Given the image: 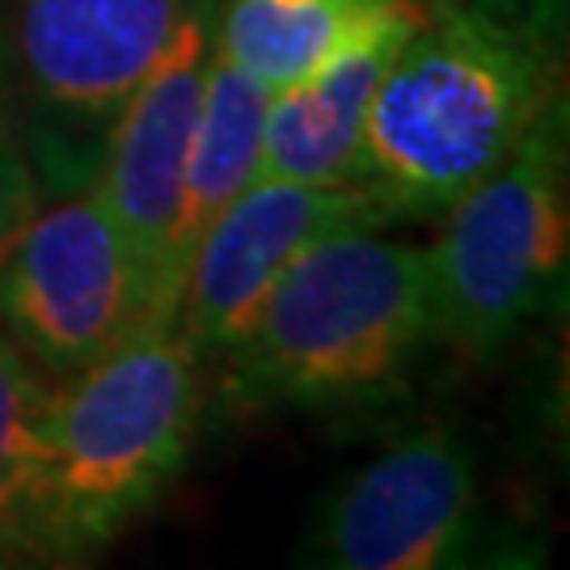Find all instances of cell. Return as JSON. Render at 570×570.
Listing matches in <instances>:
<instances>
[{
  "instance_id": "obj_8",
  "label": "cell",
  "mask_w": 570,
  "mask_h": 570,
  "mask_svg": "<svg viewBox=\"0 0 570 570\" xmlns=\"http://www.w3.org/2000/svg\"><path fill=\"white\" fill-rule=\"evenodd\" d=\"M389 220L367 186L254 183L190 249L174 326L207 351H233L266 292L301 254L351 228Z\"/></svg>"
},
{
  "instance_id": "obj_9",
  "label": "cell",
  "mask_w": 570,
  "mask_h": 570,
  "mask_svg": "<svg viewBox=\"0 0 570 570\" xmlns=\"http://www.w3.org/2000/svg\"><path fill=\"white\" fill-rule=\"evenodd\" d=\"M199 0H13L21 77L68 119L119 115Z\"/></svg>"
},
{
  "instance_id": "obj_2",
  "label": "cell",
  "mask_w": 570,
  "mask_h": 570,
  "mask_svg": "<svg viewBox=\"0 0 570 570\" xmlns=\"http://www.w3.org/2000/svg\"><path fill=\"white\" fill-rule=\"evenodd\" d=\"M204 414V355L148 330L51 389L35 494V562H81L157 508Z\"/></svg>"
},
{
  "instance_id": "obj_7",
  "label": "cell",
  "mask_w": 570,
  "mask_h": 570,
  "mask_svg": "<svg viewBox=\"0 0 570 570\" xmlns=\"http://www.w3.org/2000/svg\"><path fill=\"white\" fill-rule=\"evenodd\" d=\"M478 532L482 494L473 452L452 431H419L330 494L313 558L338 570L465 567Z\"/></svg>"
},
{
  "instance_id": "obj_6",
  "label": "cell",
  "mask_w": 570,
  "mask_h": 570,
  "mask_svg": "<svg viewBox=\"0 0 570 570\" xmlns=\"http://www.w3.org/2000/svg\"><path fill=\"white\" fill-rule=\"evenodd\" d=\"M212 47H216L212 0H199L186 13L183 30L174 35L161 63L119 106L106 148V169L94 186L140 263L161 326H174L183 296L186 266L178 258V216H183L186 157L199 119Z\"/></svg>"
},
{
  "instance_id": "obj_3",
  "label": "cell",
  "mask_w": 570,
  "mask_h": 570,
  "mask_svg": "<svg viewBox=\"0 0 570 570\" xmlns=\"http://www.w3.org/2000/svg\"><path fill=\"white\" fill-rule=\"evenodd\" d=\"M428 338V254L351 228L287 266L228 355L245 393L313 410L385 393Z\"/></svg>"
},
{
  "instance_id": "obj_11",
  "label": "cell",
  "mask_w": 570,
  "mask_h": 570,
  "mask_svg": "<svg viewBox=\"0 0 570 570\" xmlns=\"http://www.w3.org/2000/svg\"><path fill=\"white\" fill-rule=\"evenodd\" d=\"M419 13V0H228L216 51L275 94Z\"/></svg>"
},
{
  "instance_id": "obj_14",
  "label": "cell",
  "mask_w": 570,
  "mask_h": 570,
  "mask_svg": "<svg viewBox=\"0 0 570 570\" xmlns=\"http://www.w3.org/2000/svg\"><path fill=\"white\" fill-rule=\"evenodd\" d=\"M26 207H30V178L21 165L13 127L4 119V106H0V237H9L21 225Z\"/></svg>"
},
{
  "instance_id": "obj_13",
  "label": "cell",
  "mask_w": 570,
  "mask_h": 570,
  "mask_svg": "<svg viewBox=\"0 0 570 570\" xmlns=\"http://www.w3.org/2000/svg\"><path fill=\"white\" fill-rule=\"evenodd\" d=\"M51 381L0 330V562L30 558Z\"/></svg>"
},
{
  "instance_id": "obj_12",
  "label": "cell",
  "mask_w": 570,
  "mask_h": 570,
  "mask_svg": "<svg viewBox=\"0 0 570 570\" xmlns=\"http://www.w3.org/2000/svg\"><path fill=\"white\" fill-rule=\"evenodd\" d=\"M266 102H271V89L212 47L183 178V216H178L183 266L190 263V249L204 237V228L242 195L245 186L258 183Z\"/></svg>"
},
{
  "instance_id": "obj_1",
  "label": "cell",
  "mask_w": 570,
  "mask_h": 570,
  "mask_svg": "<svg viewBox=\"0 0 570 570\" xmlns=\"http://www.w3.org/2000/svg\"><path fill=\"white\" fill-rule=\"evenodd\" d=\"M553 102L550 60L515 21L431 4L372 94L364 186L385 216L449 212Z\"/></svg>"
},
{
  "instance_id": "obj_4",
  "label": "cell",
  "mask_w": 570,
  "mask_h": 570,
  "mask_svg": "<svg viewBox=\"0 0 570 570\" xmlns=\"http://www.w3.org/2000/svg\"><path fill=\"white\" fill-rule=\"evenodd\" d=\"M567 122L550 102L499 169L449 207L428 249L431 338L490 355L562 284L570 245Z\"/></svg>"
},
{
  "instance_id": "obj_5",
  "label": "cell",
  "mask_w": 570,
  "mask_h": 570,
  "mask_svg": "<svg viewBox=\"0 0 570 570\" xmlns=\"http://www.w3.org/2000/svg\"><path fill=\"white\" fill-rule=\"evenodd\" d=\"M0 330L56 376L165 330L131 245L89 190L21 220L0 258Z\"/></svg>"
},
{
  "instance_id": "obj_10",
  "label": "cell",
  "mask_w": 570,
  "mask_h": 570,
  "mask_svg": "<svg viewBox=\"0 0 570 570\" xmlns=\"http://www.w3.org/2000/svg\"><path fill=\"white\" fill-rule=\"evenodd\" d=\"M419 18L397 21L330 60L305 81L275 89L266 102L258 183L364 186V136L372 94L397 42Z\"/></svg>"
}]
</instances>
